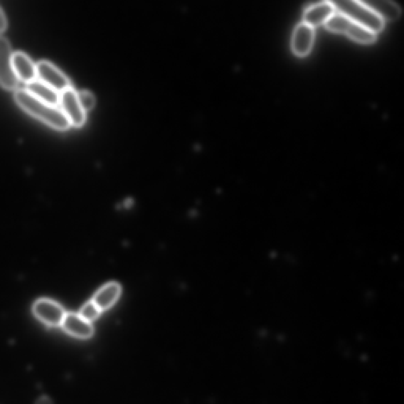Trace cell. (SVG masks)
Here are the masks:
<instances>
[{"mask_svg":"<svg viewBox=\"0 0 404 404\" xmlns=\"http://www.w3.org/2000/svg\"><path fill=\"white\" fill-rule=\"evenodd\" d=\"M14 100L24 111L58 131H66L70 122L60 108L49 105L34 97L26 89L14 93Z\"/></svg>","mask_w":404,"mask_h":404,"instance_id":"obj_1","label":"cell"},{"mask_svg":"<svg viewBox=\"0 0 404 404\" xmlns=\"http://www.w3.org/2000/svg\"><path fill=\"white\" fill-rule=\"evenodd\" d=\"M336 12L343 14L354 23L364 27L366 30L376 34L384 27V21L381 20L369 7L355 0H339L331 1Z\"/></svg>","mask_w":404,"mask_h":404,"instance_id":"obj_2","label":"cell"},{"mask_svg":"<svg viewBox=\"0 0 404 404\" xmlns=\"http://www.w3.org/2000/svg\"><path fill=\"white\" fill-rule=\"evenodd\" d=\"M326 26L329 31L348 35L351 39L363 44H371L376 40V34L338 12H335L326 21Z\"/></svg>","mask_w":404,"mask_h":404,"instance_id":"obj_3","label":"cell"},{"mask_svg":"<svg viewBox=\"0 0 404 404\" xmlns=\"http://www.w3.org/2000/svg\"><path fill=\"white\" fill-rule=\"evenodd\" d=\"M12 59L10 42L0 36V85L6 90H16L18 85Z\"/></svg>","mask_w":404,"mask_h":404,"instance_id":"obj_4","label":"cell"},{"mask_svg":"<svg viewBox=\"0 0 404 404\" xmlns=\"http://www.w3.org/2000/svg\"><path fill=\"white\" fill-rule=\"evenodd\" d=\"M36 67H37V75L39 81L46 84L56 92L61 93L71 87L68 77L53 63L48 61H41L36 65Z\"/></svg>","mask_w":404,"mask_h":404,"instance_id":"obj_5","label":"cell"},{"mask_svg":"<svg viewBox=\"0 0 404 404\" xmlns=\"http://www.w3.org/2000/svg\"><path fill=\"white\" fill-rule=\"evenodd\" d=\"M60 105L71 126L80 127L85 124V112L79 103L78 92L73 88L70 87L60 93Z\"/></svg>","mask_w":404,"mask_h":404,"instance_id":"obj_6","label":"cell"},{"mask_svg":"<svg viewBox=\"0 0 404 404\" xmlns=\"http://www.w3.org/2000/svg\"><path fill=\"white\" fill-rule=\"evenodd\" d=\"M33 313L42 322L50 326H60L66 315L60 305L48 299L36 302L33 305Z\"/></svg>","mask_w":404,"mask_h":404,"instance_id":"obj_7","label":"cell"},{"mask_svg":"<svg viewBox=\"0 0 404 404\" xmlns=\"http://www.w3.org/2000/svg\"><path fill=\"white\" fill-rule=\"evenodd\" d=\"M314 38V28L302 23L295 28L292 38V49L295 55L305 56L312 50Z\"/></svg>","mask_w":404,"mask_h":404,"instance_id":"obj_8","label":"cell"},{"mask_svg":"<svg viewBox=\"0 0 404 404\" xmlns=\"http://www.w3.org/2000/svg\"><path fill=\"white\" fill-rule=\"evenodd\" d=\"M13 68L18 80L26 85L36 80L37 67L26 54L16 53L13 54Z\"/></svg>","mask_w":404,"mask_h":404,"instance_id":"obj_9","label":"cell"},{"mask_svg":"<svg viewBox=\"0 0 404 404\" xmlns=\"http://www.w3.org/2000/svg\"><path fill=\"white\" fill-rule=\"evenodd\" d=\"M336 12L334 6L331 2H324L309 7L303 16V23L312 28L319 26L333 16Z\"/></svg>","mask_w":404,"mask_h":404,"instance_id":"obj_10","label":"cell"},{"mask_svg":"<svg viewBox=\"0 0 404 404\" xmlns=\"http://www.w3.org/2000/svg\"><path fill=\"white\" fill-rule=\"evenodd\" d=\"M62 324L69 334L78 338L87 339L93 334L90 322L83 319L79 314L70 313L65 315Z\"/></svg>","mask_w":404,"mask_h":404,"instance_id":"obj_11","label":"cell"},{"mask_svg":"<svg viewBox=\"0 0 404 404\" xmlns=\"http://www.w3.org/2000/svg\"><path fill=\"white\" fill-rule=\"evenodd\" d=\"M360 2L369 7L381 20L394 21L400 16V6L389 0H363Z\"/></svg>","mask_w":404,"mask_h":404,"instance_id":"obj_12","label":"cell"},{"mask_svg":"<svg viewBox=\"0 0 404 404\" xmlns=\"http://www.w3.org/2000/svg\"><path fill=\"white\" fill-rule=\"evenodd\" d=\"M26 90L43 102L54 107L60 105V93L39 80L27 84Z\"/></svg>","mask_w":404,"mask_h":404,"instance_id":"obj_13","label":"cell"},{"mask_svg":"<svg viewBox=\"0 0 404 404\" xmlns=\"http://www.w3.org/2000/svg\"><path fill=\"white\" fill-rule=\"evenodd\" d=\"M121 287L117 283H110L104 286L96 293L92 300L100 309V312L112 307L119 297Z\"/></svg>","mask_w":404,"mask_h":404,"instance_id":"obj_14","label":"cell"},{"mask_svg":"<svg viewBox=\"0 0 404 404\" xmlns=\"http://www.w3.org/2000/svg\"><path fill=\"white\" fill-rule=\"evenodd\" d=\"M100 312V309L96 306L95 303L91 301L86 303L79 315L85 321L90 322L97 319Z\"/></svg>","mask_w":404,"mask_h":404,"instance_id":"obj_15","label":"cell"},{"mask_svg":"<svg viewBox=\"0 0 404 404\" xmlns=\"http://www.w3.org/2000/svg\"><path fill=\"white\" fill-rule=\"evenodd\" d=\"M78 98L79 103H80L85 112L91 110L95 105V98L92 93L88 91L78 92Z\"/></svg>","mask_w":404,"mask_h":404,"instance_id":"obj_16","label":"cell"},{"mask_svg":"<svg viewBox=\"0 0 404 404\" xmlns=\"http://www.w3.org/2000/svg\"><path fill=\"white\" fill-rule=\"evenodd\" d=\"M7 27V21L4 11L0 9V33H4Z\"/></svg>","mask_w":404,"mask_h":404,"instance_id":"obj_17","label":"cell"},{"mask_svg":"<svg viewBox=\"0 0 404 404\" xmlns=\"http://www.w3.org/2000/svg\"><path fill=\"white\" fill-rule=\"evenodd\" d=\"M37 404H52V401L46 396H44V398H41L38 400Z\"/></svg>","mask_w":404,"mask_h":404,"instance_id":"obj_18","label":"cell"}]
</instances>
